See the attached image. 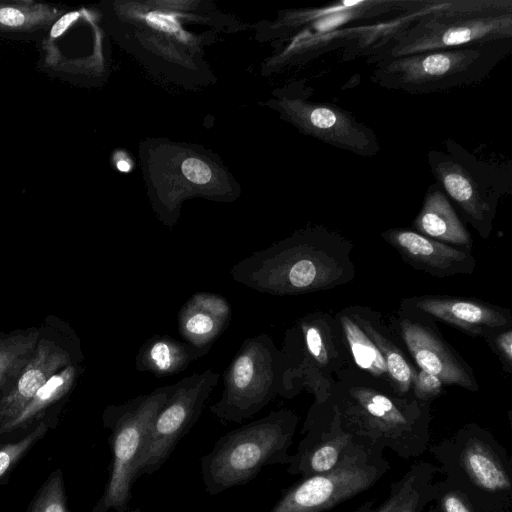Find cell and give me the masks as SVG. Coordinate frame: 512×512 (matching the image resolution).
I'll list each match as a JSON object with an SVG mask.
<instances>
[{"mask_svg":"<svg viewBox=\"0 0 512 512\" xmlns=\"http://www.w3.org/2000/svg\"><path fill=\"white\" fill-rule=\"evenodd\" d=\"M353 247L337 232L309 227L240 260L230 275L238 283L275 296L328 291L355 278Z\"/></svg>","mask_w":512,"mask_h":512,"instance_id":"1","label":"cell"},{"mask_svg":"<svg viewBox=\"0 0 512 512\" xmlns=\"http://www.w3.org/2000/svg\"><path fill=\"white\" fill-rule=\"evenodd\" d=\"M330 400L343 425L372 445L404 459L417 458L428 447L431 404L389 394L346 368L335 376Z\"/></svg>","mask_w":512,"mask_h":512,"instance_id":"2","label":"cell"},{"mask_svg":"<svg viewBox=\"0 0 512 512\" xmlns=\"http://www.w3.org/2000/svg\"><path fill=\"white\" fill-rule=\"evenodd\" d=\"M512 40L510 0L440 1L374 49L371 62Z\"/></svg>","mask_w":512,"mask_h":512,"instance_id":"3","label":"cell"},{"mask_svg":"<svg viewBox=\"0 0 512 512\" xmlns=\"http://www.w3.org/2000/svg\"><path fill=\"white\" fill-rule=\"evenodd\" d=\"M298 423L294 411L280 409L220 437L200 459L205 491L214 496L248 483L265 466L288 464Z\"/></svg>","mask_w":512,"mask_h":512,"instance_id":"4","label":"cell"},{"mask_svg":"<svg viewBox=\"0 0 512 512\" xmlns=\"http://www.w3.org/2000/svg\"><path fill=\"white\" fill-rule=\"evenodd\" d=\"M429 451L481 512H512V461L490 431L468 423Z\"/></svg>","mask_w":512,"mask_h":512,"instance_id":"5","label":"cell"},{"mask_svg":"<svg viewBox=\"0 0 512 512\" xmlns=\"http://www.w3.org/2000/svg\"><path fill=\"white\" fill-rule=\"evenodd\" d=\"M511 50V40L383 59L371 80L386 89L428 94L484 80Z\"/></svg>","mask_w":512,"mask_h":512,"instance_id":"6","label":"cell"},{"mask_svg":"<svg viewBox=\"0 0 512 512\" xmlns=\"http://www.w3.org/2000/svg\"><path fill=\"white\" fill-rule=\"evenodd\" d=\"M280 351V396L291 399L307 391L314 404L332 396L335 376L346 366V353L335 316L315 311L287 329Z\"/></svg>","mask_w":512,"mask_h":512,"instance_id":"7","label":"cell"},{"mask_svg":"<svg viewBox=\"0 0 512 512\" xmlns=\"http://www.w3.org/2000/svg\"><path fill=\"white\" fill-rule=\"evenodd\" d=\"M174 390V384L158 387L120 405L108 406L103 424L111 433L110 474L103 498L113 512H127L134 483V470L152 424Z\"/></svg>","mask_w":512,"mask_h":512,"instance_id":"8","label":"cell"},{"mask_svg":"<svg viewBox=\"0 0 512 512\" xmlns=\"http://www.w3.org/2000/svg\"><path fill=\"white\" fill-rule=\"evenodd\" d=\"M224 389L210 412L242 423L281 392L280 351L267 333L243 341L223 375Z\"/></svg>","mask_w":512,"mask_h":512,"instance_id":"9","label":"cell"},{"mask_svg":"<svg viewBox=\"0 0 512 512\" xmlns=\"http://www.w3.org/2000/svg\"><path fill=\"white\" fill-rule=\"evenodd\" d=\"M389 468L384 450H360L333 470L301 478L282 490L268 512H324L370 489Z\"/></svg>","mask_w":512,"mask_h":512,"instance_id":"10","label":"cell"},{"mask_svg":"<svg viewBox=\"0 0 512 512\" xmlns=\"http://www.w3.org/2000/svg\"><path fill=\"white\" fill-rule=\"evenodd\" d=\"M220 374L207 369L174 383V390L158 412L134 470V481L157 472L178 442L199 419Z\"/></svg>","mask_w":512,"mask_h":512,"instance_id":"11","label":"cell"},{"mask_svg":"<svg viewBox=\"0 0 512 512\" xmlns=\"http://www.w3.org/2000/svg\"><path fill=\"white\" fill-rule=\"evenodd\" d=\"M387 323L418 369L437 376L445 386L479 390L473 369L446 341L436 321L398 308Z\"/></svg>","mask_w":512,"mask_h":512,"instance_id":"12","label":"cell"},{"mask_svg":"<svg viewBox=\"0 0 512 512\" xmlns=\"http://www.w3.org/2000/svg\"><path fill=\"white\" fill-rule=\"evenodd\" d=\"M297 451L290 455L287 472L301 478L329 472L363 449H381L352 434L342 423L334 404H312Z\"/></svg>","mask_w":512,"mask_h":512,"instance_id":"13","label":"cell"},{"mask_svg":"<svg viewBox=\"0 0 512 512\" xmlns=\"http://www.w3.org/2000/svg\"><path fill=\"white\" fill-rule=\"evenodd\" d=\"M399 309L443 322L474 337L512 327L510 309L480 299L447 295H421L402 299Z\"/></svg>","mask_w":512,"mask_h":512,"instance_id":"14","label":"cell"},{"mask_svg":"<svg viewBox=\"0 0 512 512\" xmlns=\"http://www.w3.org/2000/svg\"><path fill=\"white\" fill-rule=\"evenodd\" d=\"M428 158L431 171L445 195L453 200L464 220L482 238L488 239L496 215V195L488 192L465 166L450 156L430 151Z\"/></svg>","mask_w":512,"mask_h":512,"instance_id":"15","label":"cell"},{"mask_svg":"<svg viewBox=\"0 0 512 512\" xmlns=\"http://www.w3.org/2000/svg\"><path fill=\"white\" fill-rule=\"evenodd\" d=\"M381 237L396 250L402 260L416 270L433 277L470 275L476 266L471 252L433 240L407 228H391Z\"/></svg>","mask_w":512,"mask_h":512,"instance_id":"16","label":"cell"},{"mask_svg":"<svg viewBox=\"0 0 512 512\" xmlns=\"http://www.w3.org/2000/svg\"><path fill=\"white\" fill-rule=\"evenodd\" d=\"M300 114L304 127L326 144L365 157L379 151L373 130L335 105L306 104Z\"/></svg>","mask_w":512,"mask_h":512,"instance_id":"17","label":"cell"},{"mask_svg":"<svg viewBox=\"0 0 512 512\" xmlns=\"http://www.w3.org/2000/svg\"><path fill=\"white\" fill-rule=\"evenodd\" d=\"M70 364L66 351L48 340H39L29 362L0 398V426L15 418L49 378Z\"/></svg>","mask_w":512,"mask_h":512,"instance_id":"18","label":"cell"},{"mask_svg":"<svg viewBox=\"0 0 512 512\" xmlns=\"http://www.w3.org/2000/svg\"><path fill=\"white\" fill-rule=\"evenodd\" d=\"M347 310L384 357L396 395L413 398L412 388L418 368L391 331L383 315L363 305L347 306Z\"/></svg>","mask_w":512,"mask_h":512,"instance_id":"19","label":"cell"},{"mask_svg":"<svg viewBox=\"0 0 512 512\" xmlns=\"http://www.w3.org/2000/svg\"><path fill=\"white\" fill-rule=\"evenodd\" d=\"M334 316L345 348V368L376 388L397 396L384 357L351 317L347 307Z\"/></svg>","mask_w":512,"mask_h":512,"instance_id":"20","label":"cell"},{"mask_svg":"<svg viewBox=\"0 0 512 512\" xmlns=\"http://www.w3.org/2000/svg\"><path fill=\"white\" fill-rule=\"evenodd\" d=\"M231 315V306L225 297L195 293L178 312V330L185 342L198 347L212 345L229 325Z\"/></svg>","mask_w":512,"mask_h":512,"instance_id":"21","label":"cell"},{"mask_svg":"<svg viewBox=\"0 0 512 512\" xmlns=\"http://www.w3.org/2000/svg\"><path fill=\"white\" fill-rule=\"evenodd\" d=\"M413 228L428 238L472 253V237L438 184L427 190Z\"/></svg>","mask_w":512,"mask_h":512,"instance_id":"22","label":"cell"},{"mask_svg":"<svg viewBox=\"0 0 512 512\" xmlns=\"http://www.w3.org/2000/svg\"><path fill=\"white\" fill-rule=\"evenodd\" d=\"M211 347H198L169 335H153L139 348L135 366L139 372H148L156 377L172 376L205 356Z\"/></svg>","mask_w":512,"mask_h":512,"instance_id":"23","label":"cell"},{"mask_svg":"<svg viewBox=\"0 0 512 512\" xmlns=\"http://www.w3.org/2000/svg\"><path fill=\"white\" fill-rule=\"evenodd\" d=\"M438 466L418 461L390 486L388 497L374 512H424L437 492Z\"/></svg>","mask_w":512,"mask_h":512,"instance_id":"24","label":"cell"},{"mask_svg":"<svg viewBox=\"0 0 512 512\" xmlns=\"http://www.w3.org/2000/svg\"><path fill=\"white\" fill-rule=\"evenodd\" d=\"M38 341L37 330L0 338V390L16 380L31 359Z\"/></svg>","mask_w":512,"mask_h":512,"instance_id":"25","label":"cell"},{"mask_svg":"<svg viewBox=\"0 0 512 512\" xmlns=\"http://www.w3.org/2000/svg\"><path fill=\"white\" fill-rule=\"evenodd\" d=\"M58 11L33 2L0 4V30L23 31L53 20Z\"/></svg>","mask_w":512,"mask_h":512,"instance_id":"26","label":"cell"},{"mask_svg":"<svg viewBox=\"0 0 512 512\" xmlns=\"http://www.w3.org/2000/svg\"><path fill=\"white\" fill-rule=\"evenodd\" d=\"M49 424L40 421L24 436L0 445V487L5 484L17 464L48 432Z\"/></svg>","mask_w":512,"mask_h":512,"instance_id":"27","label":"cell"},{"mask_svg":"<svg viewBox=\"0 0 512 512\" xmlns=\"http://www.w3.org/2000/svg\"><path fill=\"white\" fill-rule=\"evenodd\" d=\"M26 512H73L68 507L61 469L54 470L30 502Z\"/></svg>","mask_w":512,"mask_h":512,"instance_id":"28","label":"cell"},{"mask_svg":"<svg viewBox=\"0 0 512 512\" xmlns=\"http://www.w3.org/2000/svg\"><path fill=\"white\" fill-rule=\"evenodd\" d=\"M432 503L437 512H481L465 492L446 479L437 482Z\"/></svg>","mask_w":512,"mask_h":512,"instance_id":"29","label":"cell"},{"mask_svg":"<svg viewBox=\"0 0 512 512\" xmlns=\"http://www.w3.org/2000/svg\"><path fill=\"white\" fill-rule=\"evenodd\" d=\"M483 339L498 357L505 372H512V327H503L490 331Z\"/></svg>","mask_w":512,"mask_h":512,"instance_id":"30","label":"cell"},{"mask_svg":"<svg viewBox=\"0 0 512 512\" xmlns=\"http://www.w3.org/2000/svg\"><path fill=\"white\" fill-rule=\"evenodd\" d=\"M444 386L437 376L418 369L413 382L412 396L422 403L431 404L442 394Z\"/></svg>","mask_w":512,"mask_h":512,"instance_id":"31","label":"cell"},{"mask_svg":"<svg viewBox=\"0 0 512 512\" xmlns=\"http://www.w3.org/2000/svg\"><path fill=\"white\" fill-rule=\"evenodd\" d=\"M181 169L185 178L195 184H206L212 177V172L208 165L197 158L184 160Z\"/></svg>","mask_w":512,"mask_h":512,"instance_id":"32","label":"cell"},{"mask_svg":"<svg viewBox=\"0 0 512 512\" xmlns=\"http://www.w3.org/2000/svg\"><path fill=\"white\" fill-rule=\"evenodd\" d=\"M109 509L105 504L103 496L99 498V500L93 506L91 512H108Z\"/></svg>","mask_w":512,"mask_h":512,"instance_id":"33","label":"cell"},{"mask_svg":"<svg viewBox=\"0 0 512 512\" xmlns=\"http://www.w3.org/2000/svg\"><path fill=\"white\" fill-rule=\"evenodd\" d=\"M425 512H437L435 505L431 502Z\"/></svg>","mask_w":512,"mask_h":512,"instance_id":"34","label":"cell"},{"mask_svg":"<svg viewBox=\"0 0 512 512\" xmlns=\"http://www.w3.org/2000/svg\"><path fill=\"white\" fill-rule=\"evenodd\" d=\"M127 512H147V511L141 510L139 508H135V509H132V510H128Z\"/></svg>","mask_w":512,"mask_h":512,"instance_id":"35","label":"cell"}]
</instances>
